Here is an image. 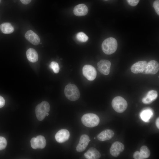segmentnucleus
Instances as JSON below:
<instances>
[{
  "label": "nucleus",
  "instance_id": "f704fd0d",
  "mask_svg": "<svg viewBox=\"0 0 159 159\" xmlns=\"http://www.w3.org/2000/svg\"><path fill=\"white\" fill-rule=\"evenodd\" d=\"M0 2H1V0H0Z\"/></svg>",
  "mask_w": 159,
  "mask_h": 159
},
{
  "label": "nucleus",
  "instance_id": "f3484780",
  "mask_svg": "<svg viewBox=\"0 0 159 159\" xmlns=\"http://www.w3.org/2000/svg\"><path fill=\"white\" fill-rule=\"evenodd\" d=\"M157 92L154 90H151L149 91L146 96L142 100V102L145 104H150L153 102L158 97Z\"/></svg>",
  "mask_w": 159,
  "mask_h": 159
},
{
  "label": "nucleus",
  "instance_id": "f8f14e48",
  "mask_svg": "<svg viewBox=\"0 0 159 159\" xmlns=\"http://www.w3.org/2000/svg\"><path fill=\"white\" fill-rule=\"evenodd\" d=\"M147 63L145 61H139L133 64L131 67V72L134 74L143 73L147 66Z\"/></svg>",
  "mask_w": 159,
  "mask_h": 159
},
{
  "label": "nucleus",
  "instance_id": "a211bd4d",
  "mask_svg": "<svg viewBox=\"0 0 159 159\" xmlns=\"http://www.w3.org/2000/svg\"><path fill=\"white\" fill-rule=\"evenodd\" d=\"M26 55L28 60L32 62H35L38 60V54L36 51L33 48L29 49L26 51Z\"/></svg>",
  "mask_w": 159,
  "mask_h": 159
},
{
  "label": "nucleus",
  "instance_id": "bb28decb",
  "mask_svg": "<svg viewBox=\"0 0 159 159\" xmlns=\"http://www.w3.org/2000/svg\"><path fill=\"white\" fill-rule=\"evenodd\" d=\"M31 146L34 149L37 148L36 138H33L30 141Z\"/></svg>",
  "mask_w": 159,
  "mask_h": 159
},
{
  "label": "nucleus",
  "instance_id": "ddd939ff",
  "mask_svg": "<svg viewBox=\"0 0 159 159\" xmlns=\"http://www.w3.org/2000/svg\"><path fill=\"white\" fill-rule=\"evenodd\" d=\"M26 39L33 45H37L39 44L40 39L38 36L31 30L27 31L25 35Z\"/></svg>",
  "mask_w": 159,
  "mask_h": 159
},
{
  "label": "nucleus",
  "instance_id": "cd10ccee",
  "mask_svg": "<svg viewBox=\"0 0 159 159\" xmlns=\"http://www.w3.org/2000/svg\"><path fill=\"white\" fill-rule=\"evenodd\" d=\"M140 0H127L129 5L132 6H136Z\"/></svg>",
  "mask_w": 159,
  "mask_h": 159
},
{
  "label": "nucleus",
  "instance_id": "9b49d317",
  "mask_svg": "<svg viewBox=\"0 0 159 159\" xmlns=\"http://www.w3.org/2000/svg\"><path fill=\"white\" fill-rule=\"evenodd\" d=\"M70 137V133L67 129H62L59 130L55 135V138L58 143H62L67 140Z\"/></svg>",
  "mask_w": 159,
  "mask_h": 159
},
{
  "label": "nucleus",
  "instance_id": "6ab92c4d",
  "mask_svg": "<svg viewBox=\"0 0 159 159\" xmlns=\"http://www.w3.org/2000/svg\"><path fill=\"white\" fill-rule=\"evenodd\" d=\"M0 29L2 32L5 34L12 33L14 31V26L9 23L5 22L1 24Z\"/></svg>",
  "mask_w": 159,
  "mask_h": 159
},
{
  "label": "nucleus",
  "instance_id": "b1692460",
  "mask_svg": "<svg viewBox=\"0 0 159 159\" xmlns=\"http://www.w3.org/2000/svg\"><path fill=\"white\" fill-rule=\"evenodd\" d=\"M49 67L52 69L55 73H57L59 70V67L58 63L55 62L53 61L51 62Z\"/></svg>",
  "mask_w": 159,
  "mask_h": 159
},
{
  "label": "nucleus",
  "instance_id": "4468645a",
  "mask_svg": "<svg viewBox=\"0 0 159 159\" xmlns=\"http://www.w3.org/2000/svg\"><path fill=\"white\" fill-rule=\"evenodd\" d=\"M114 132L110 129L105 130L97 136V139L100 141H105L111 139L114 136Z\"/></svg>",
  "mask_w": 159,
  "mask_h": 159
},
{
  "label": "nucleus",
  "instance_id": "393cba45",
  "mask_svg": "<svg viewBox=\"0 0 159 159\" xmlns=\"http://www.w3.org/2000/svg\"><path fill=\"white\" fill-rule=\"evenodd\" d=\"M7 144V142L6 139L3 137L0 136V150L5 148Z\"/></svg>",
  "mask_w": 159,
  "mask_h": 159
},
{
  "label": "nucleus",
  "instance_id": "0eeeda50",
  "mask_svg": "<svg viewBox=\"0 0 159 159\" xmlns=\"http://www.w3.org/2000/svg\"><path fill=\"white\" fill-rule=\"evenodd\" d=\"M111 65V63L109 61L102 59L97 63V69L102 74L107 75L109 74Z\"/></svg>",
  "mask_w": 159,
  "mask_h": 159
},
{
  "label": "nucleus",
  "instance_id": "2f4dec72",
  "mask_svg": "<svg viewBox=\"0 0 159 159\" xmlns=\"http://www.w3.org/2000/svg\"><path fill=\"white\" fill-rule=\"evenodd\" d=\"M155 124L156 125L157 128L159 129V118L158 117L155 121Z\"/></svg>",
  "mask_w": 159,
  "mask_h": 159
},
{
  "label": "nucleus",
  "instance_id": "7c9ffc66",
  "mask_svg": "<svg viewBox=\"0 0 159 159\" xmlns=\"http://www.w3.org/2000/svg\"><path fill=\"white\" fill-rule=\"evenodd\" d=\"M32 0H20L22 3L24 4H27L29 3Z\"/></svg>",
  "mask_w": 159,
  "mask_h": 159
},
{
  "label": "nucleus",
  "instance_id": "2eb2a0df",
  "mask_svg": "<svg viewBox=\"0 0 159 159\" xmlns=\"http://www.w3.org/2000/svg\"><path fill=\"white\" fill-rule=\"evenodd\" d=\"M88 9L85 4H80L76 6L74 8L73 12L76 16H83L86 15L88 13Z\"/></svg>",
  "mask_w": 159,
  "mask_h": 159
},
{
  "label": "nucleus",
  "instance_id": "72a5a7b5",
  "mask_svg": "<svg viewBox=\"0 0 159 159\" xmlns=\"http://www.w3.org/2000/svg\"><path fill=\"white\" fill-rule=\"evenodd\" d=\"M104 0L107 1V0Z\"/></svg>",
  "mask_w": 159,
  "mask_h": 159
},
{
  "label": "nucleus",
  "instance_id": "412c9836",
  "mask_svg": "<svg viewBox=\"0 0 159 159\" xmlns=\"http://www.w3.org/2000/svg\"><path fill=\"white\" fill-rule=\"evenodd\" d=\"M153 115V113L151 110H143L141 112L140 116L143 120L145 122H148Z\"/></svg>",
  "mask_w": 159,
  "mask_h": 159
},
{
  "label": "nucleus",
  "instance_id": "dca6fc26",
  "mask_svg": "<svg viewBox=\"0 0 159 159\" xmlns=\"http://www.w3.org/2000/svg\"><path fill=\"white\" fill-rule=\"evenodd\" d=\"M84 156L87 159H98L101 155L98 151L94 148L92 147L89 149L84 154Z\"/></svg>",
  "mask_w": 159,
  "mask_h": 159
},
{
  "label": "nucleus",
  "instance_id": "473e14b6",
  "mask_svg": "<svg viewBox=\"0 0 159 159\" xmlns=\"http://www.w3.org/2000/svg\"><path fill=\"white\" fill-rule=\"evenodd\" d=\"M49 115V114L48 113H47V114L46 116H48Z\"/></svg>",
  "mask_w": 159,
  "mask_h": 159
},
{
  "label": "nucleus",
  "instance_id": "f03ea898",
  "mask_svg": "<svg viewBox=\"0 0 159 159\" xmlns=\"http://www.w3.org/2000/svg\"><path fill=\"white\" fill-rule=\"evenodd\" d=\"M64 93L66 97L71 101H75L80 97L79 90L76 85L73 84H69L65 86Z\"/></svg>",
  "mask_w": 159,
  "mask_h": 159
},
{
  "label": "nucleus",
  "instance_id": "c85d7f7f",
  "mask_svg": "<svg viewBox=\"0 0 159 159\" xmlns=\"http://www.w3.org/2000/svg\"><path fill=\"white\" fill-rule=\"evenodd\" d=\"M133 157L135 159H143L140 152L138 151H136L134 152Z\"/></svg>",
  "mask_w": 159,
  "mask_h": 159
},
{
  "label": "nucleus",
  "instance_id": "7ed1b4c3",
  "mask_svg": "<svg viewBox=\"0 0 159 159\" xmlns=\"http://www.w3.org/2000/svg\"><path fill=\"white\" fill-rule=\"evenodd\" d=\"M50 110V105L46 101H43L38 104L35 109V112L37 119L40 121L43 120Z\"/></svg>",
  "mask_w": 159,
  "mask_h": 159
},
{
  "label": "nucleus",
  "instance_id": "4be33fe9",
  "mask_svg": "<svg viewBox=\"0 0 159 159\" xmlns=\"http://www.w3.org/2000/svg\"><path fill=\"white\" fill-rule=\"evenodd\" d=\"M143 159L148 158L150 155V151L148 147L145 145L142 146L140 149L139 152Z\"/></svg>",
  "mask_w": 159,
  "mask_h": 159
},
{
  "label": "nucleus",
  "instance_id": "5701e85b",
  "mask_svg": "<svg viewBox=\"0 0 159 159\" xmlns=\"http://www.w3.org/2000/svg\"><path fill=\"white\" fill-rule=\"evenodd\" d=\"M76 37L78 41L83 42H87L88 39V36L85 33L82 32L77 33L76 34Z\"/></svg>",
  "mask_w": 159,
  "mask_h": 159
},
{
  "label": "nucleus",
  "instance_id": "1a4fd4ad",
  "mask_svg": "<svg viewBox=\"0 0 159 159\" xmlns=\"http://www.w3.org/2000/svg\"><path fill=\"white\" fill-rule=\"evenodd\" d=\"M159 69L158 63L154 60H152L147 63L145 70L143 73L154 74L158 72Z\"/></svg>",
  "mask_w": 159,
  "mask_h": 159
},
{
  "label": "nucleus",
  "instance_id": "f257e3e1",
  "mask_svg": "<svg viewBox=\"0 0 159 159\" xmlns=\"http://www.w3.org/2000/svg\"><path fill=\"white\" fill-rule=\"evenodd\" d=\"M117 43L116 40L113 37L105 39L102 44V48L106 54L109 55L114 53L116 50Z\"/></svg>",
  "mask_w": 159,
  "mask_h": 159
},
{
  "label": "nucleus",
  "instance_id": "39448f33",
  "mask_svg": "<svg viewBox=\"0 0 159 159\" xmlns=\"http://www.w3.org/2000/svg\"><path fill=\"white\" fill-rule=\"evenodd\" d=\"M112 105L114 110L119 113L123 112L126 109L127 103L122 97L118 96L114 98L112 102Z\"/></svg>",
  "mask_w": 159,
  "mask_h": 159
},
{
  "label": "nucleus",
  "instance_id": "aec40b11",
  "mask_svg": "<svg viewBox=\"0 0 159 159\" xmlns=\"http://www.w3.org/2000/svg\"><path fill=\"white\" fill-rule=\"evenodd\" d=\"M37 148H44L46 145V140L44 137L41 135L37 136L36 137Z\"/></svg>",
  "mask_w": 159,
  "mask_h": 159
},
{
  "label": "nucleus",
  "instance_id": "9d476101",
  "mask_svg": "<svg viewBox=\"0 0 159 159\" xmlns=\"http://www.w3.org/2000/svg\"><path fill=\"white\" fill-rule=\"evenodd\" d=\"M90 141L89 136L87 135H82L80 138L79 143L76 148L77 151L81 152L84 151Z\"/></svg>",
  "mask_w": 159,
  "mask_h": 159
},
{
  "label": "nucleus",
  "instance_id": "c756f323",
  "mask_svg": "<svg viewBox=\"0 0 159 159\" xmlns=\"http://www.w3.org/2000/svg\"><path fill=\"white\" fill-rule=\"evenodd\" d=\"M5 104V101L4 98L0 96V108L4 106Z\"/></svg>",
  "mask_w": 159,
  "mask_h": 159
},
{
  "label": "nucleus",
  "instance_id": "6e6552de",
  "mask_svg": "<svg viewBox=\"0 0 159 159\" xmlns=\"http://www.w3.org/2000/svg\"><path fill=\"white\" fill-rule=\"evenodd\" d=\"M124 145L122 143L119 141H115L111 146L110 153L112 156L117 157L124 150Z\"/></svg>",
  "mask_w": 159,
  "mask_h": 159
},
{
  "label": "nucleus",
  "instance_id": "423d86ee",
  "mask_svg": "<svg viewBox=\"0 0 159 159\" xmlns=\"http://www.w3.org/2000/svg\"><path fill=\"white\" fill-rule=\"evenodd\" d=\"M82 71L84 76L89 80L93 81L96 77V70L92 65H85L83 67Z\"/></svg>",
  "mask_w": 159,
  "mask_h": 159
},
{
  "label": "nucleus",
  "instance_id": "20e7f679",
  "mask_svg": "<svg viewBox=\"0 0 159 159\" xmlns=\"http://www.w3.org/2000/svg\"><path fill=\"white\" fill-rule=\"evenodd\" d=\"M81 121L85 126L92 127L97 126L100 122V119L96 115L92 113L86 114L82 117Z\"/></svg>",
  "mask_w": 159,
  "mask_h": 159
},
{
  "label": "nucleus",
  "instance_id": "a878e982",
  "mask_svg": "<svg viewBox=\"0 0 159 159\" xmlns=\"http://www.w3.org/2000/svg\"><path fill=\"white\" fill-rule=\"evenodd\" d=\"M153 7L157 13L159 15V0H156L154 1L153 4Z\"/></svg>",
  "mask_w": 159,
  "mask_h": 159
}]
</instances>
